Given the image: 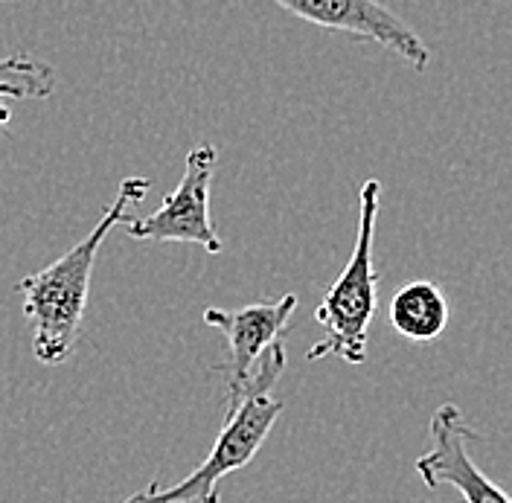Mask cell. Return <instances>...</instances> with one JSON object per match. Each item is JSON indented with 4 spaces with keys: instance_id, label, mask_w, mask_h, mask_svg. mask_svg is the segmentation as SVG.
<instances>
[{
    "instance_id": "obj_1",
    "label": "cell",
    "mask_w": 512,
    "mask_h": 503,
    "mask_svg": "<svg viewBox=\"0 0 512 503\" xmlns=\"http://www.w3.org/2000/svg\"><path fill=\"white\" fill-rule=\"evenodd\" d=\"M149 187L152 184L146 178H126L105 216L96 221V227L82 242H76L53 265L18 283V294L24 297V317L32 329V352L41 364L56 367L76 349L99 248L117 224L131 219L128 210L146 198Z\"/></svg>"
},
{
    "instance_id": "obj_2",
    "label": "cell",
    "mask_w": 512,
    "mask_h": 503,
    "mask_svg": "<svg viewBox=\"0 0 512 503\" xmlns=\"http://www.w3.org/2000/svg\"><path fill=\"white\" fill-rule=\"evenodd\" d=\"M286 361V344H277L259 361L245 399L224 416L219 437L195 472L175 486L149 483L123 503H219V483L254 460L283 413V402L274 396V387L286 370Z\"/></svg>"
},
{
    "instance_id": "obj_3",
    "label": "cell",
    "mask_w": 512,
    "mask_h": 503,
    "mask_svg": "<svg viewBox=\"0 0 512 503\" xmlns=\"http://www.w3.org/2000/svg\"><path fill=\"white\" fill-rule=\"evenodd\" d=\"M382 184L367 178L358 189V233L347 268L323 294L315 309V320L323 326V341L306 352V361H320L338 355L347 364H364L370 326L376 315V288L379 274L373 265V236L379 219Z\"/></svg>"
},
{
    "instance_id": "obj_4",
    "label": "cell",
    "mask_w": 512,
    "mask_h": 503,
    "mask_svg": "<svg viewBox=\"0 0 512 503\" xmlns=\"http://www.w3.org/2000/svg\"><path fill=\"white\" fill-rule=\"evenodd\" d=\"M216 146L198 143L187 155L184 178L163 204L146 219L126 221V233L140 242H184L207 253H222L224 245L210 219V184L216 172Z\"/></svg>"
},
{
    "instance_id": "obj_5",
    "label": "cell",
    "mask_w": 512,
    "mask_h": 503,
    "mask_svg": "<svg viewBox=\"0 0 512 503\" xmlns=\"http://www.w3.org/2000/svg\"><path fill=\"white\" fill-rule=\"evenodd\" d=\"M297 312V297L294 294H283L280 300L268 303H251L242 309H207L204 312V323L219 329L227 341L230 358H227V393H224V405L230 413L239 408V402L248 393V384L254 378L259 361L274 349L283 344L288 326Z\"/></svg>"
},
{
    "instance_id": "obj_6",
    "label": "cell",
    "mask_w": 512,
    "mask_h": 503,
    "mask_svg": "<svg viewBox=\"0 0 512 503\" xmlns=\"http://www.w3.org/2000/svg\"><path fill=\"white\" fill-rule=\"evenodd\" d=\"M431 448L416 460V474L428 489L451 486L463 503H512V498L486 474L472 457L478 431L463 419L457 405H440L428 422Z\"/></svg>"
},
{
    "instance_id": "obj_7",
    "label": "cell",
    "mask_w": 512,
    "mask_h": 503,
    "mask_svg": "<svg viewBox=\"0 0 512 503\" xmlns=\"http://www.w3.org/2000/svg\"><path fill=\"white\" fill-rule=\"evenodd\" d=\"M271 3H277L288 15L309 21L320 30L344 32L361 41H376L393 50L402 62H408L419 73L431 67V50L425 47V41L379 0H271Z\"/></svg>"
},
{
    "instance_id": "obj_8",
    "label": "cell",
    "mask_w": 512,
    "mask_h": 503,
    "mask_svg": "<svg viewBox=\"0 0 512 503\" xmlns=\"http://www.w3.org/2000/svg\"><path fill=\"white\" fill-rule=\"evenodd\" d=\"M390 326L414 344L437 341L448 326V300L443 288L431 280L402 285L390 300Z\"/></svg>"
},
{
    "instance_id": "obj_9",
    "label": "cell",
    "mask_w": 512,
    "mask_h": 503,
    "mask_svg": "<svg viewBox=\"0 0 512 503\" xmlns=\"http://www.w3.org/2000/svg\"><path fill=\"white\" fill-rule=\"evenodd\" d=\"M56 73L53 67L27 53H15L0 59V96L12 99H47L53 96Z\"/></svg>"
},
{
    "instance_id": "obj_10",
    "label": "cell",
    "mask_w": 512,
    "mask_h": 503,
    "mask_svg": "<svg viewBox=\"0 0 512 503\" xmlns=\"http://www.w3.org/2000/svg\"><path fill=\"white\" fill-rule=\"evenodd\" d=\"M9 123H12V111H9V108L0 102V134L6 131V126H9Z\"/></svg>"
}]
</instances>
